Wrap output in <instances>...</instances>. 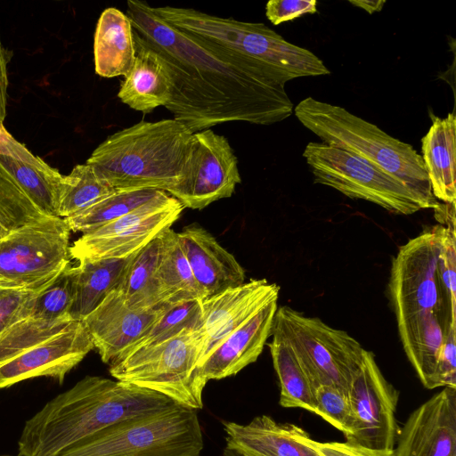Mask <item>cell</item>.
<instances>
[{
	"label": "cell",
	"instance_id": "obj_1",
	"mask_svg": "<svg viewBox=\"0 0 456 456\" xmlns=\"http://www.w3.org/2000/svg\"><path fill=\"white\" fill-rule=\"evenodd\" d=\"M126 15L167 65L173 88L166 108L192 133L233 121L272 125L292 114L285 86L242 58L170 26L143 1H127Z\"/></svg>",
	"mask_w": 456,
	"mask_h": 456
},
{
	"label": "cell",
	"instance_id": "obj_2",
	"mask_svg": "<svg viewBox=\"0 0 456 456\" xmlns=\"http://www.w3.org/2000/svg\"><path fill=\"white\" fill-rule=\"evenodd\" d=\"M173 404L166 396L130 383L86 376L25 422L18 452L58 456L110 426Z\"/></svg>",
	"mask_w": 456,
	"mask_h": 456
},
{
	"label": "cell",
	"instance_id": "obj_3",
	"mask_svg": "<svg viewBox=\"0 0 456 456\" xmlns=\"http://www.w3.org/2000/svg\"><path fill=\"white\" fill-rule=\"evenodd\" d=\"M192 134L175 118L141 121L110 135L86 163L116 191L168 192L186 177Z\"/></svg>",
	"mask_w": 456,
	"mask_h": 456
},
{
	"label": "cell",
	"instance_id": "obj_4",
	"mask_svg": "<svg viewBox=\"0 0 456 456\" xmlns=\"http://www.w3.org/2000/svg\"><path fill=\"white\" fill-rule=\"evenodd\" d=\"M443 231V225L428 228L392 260L388 292L403 347L443 341L456 328V301L437 268Z\"/></svg>",
	"mask_w": 456,
	"mask_h": 456
},
{
	"label": "cell",
	"instance_id": "obj_5",
	"mask_svg": "<svg viewBox=\"0 0 456 456\" xmlns=\"http://www.w3.org/2000/svg\"><path fill=\"white\" fill-rule=\"evenodd\" d=\"M151 8L170 26L242 58L282 86L298 77L330 74L314 53L288 42L264 23L221 18L192 8Z\"/></svg>",
	"mask_w": 456,
	"mask_h": 456
},
{
	"label": "cell",
	"instance_id": "obj_6",
	"mask_svg": "<svg viewBox=\"0 0 456 456\" xmlns=\"http://www.w3.org/2000/svg\"><path fill=\"white\" fill-rule=\"evenodd\" d=\"M301 124L322 142L357 155L403 183L421 209L437 208L422 157L411 144L392 137L346 109L307 97L294 109Z\"/></svg>",
	"mask_w": 456,
	"mask_h": 456
},
{
	"label": "cell",
	"instance_id": "obj_7",
	"mask_svg": "<svg viewBox=\"0 0 456 456\" xmlns=\"http://www.w3.org/2000/svg\"><path fill=\"white\" fill-rule=\"evenodd\" d=\"M94 348L81 320L23 319L0 334V389L39 377L61 384Z\"/></svg>",
	"mask_w": 456,
	"mask_h": 456
},
{
	"label": "cell",
	"instance_id": "obj_8",
	"mask_svg": "<svg viewBox=\"0 0 456 456\" xmlns=\"http://www.w3.org/2000/svg\"><path fill=\"white\" fill-rule=\"evenodd\" d=\"M203 346V330H185L126 354L110 364V373L117 380L160 394L180 406L200 410L208 382L202 370Z\"/></svg>",
	"mask_w": 456,
	"mask_h": 456
},
{
	"label": "cell",
	"instance_id": "obj_9",
	"mask_svg": "<svg viewBox=\"0 0 456 456\" xmlns=\"http://www.w3.org/2000/svg\"><path fill=\"white\" fill-rule=\"evenodd\" d=\"M197 411L176 403L110 426L58 456H200Z\"/></svg>",
	"mask_w": 456,
	"mask_h": 456
},
{
	"label": "cell",
	"instance_id": "obj_10",
	"mask_svg": "<svg viewBox=\"0 0 456 456\" xmlns=\"http://www.w3.org/2000/svg\"><path fill=\"white\" fill-rule=\"evenodd\" d=\"M271 335L292 347L314 390L320 385H334L348 392L365 349L347 332L281 305L275 313Z\"/></svg>",
	"mask_w": 456,
	"mask_h": 456
},
{
	"label": "cell",
	"instance_id": "obj_11",
	"mask_svg": "<svg viewBox=\"0 0 456 456\" xmlns=\"http://www.w3.org/2000/svg\"><path fill=\"white\" fill-rule=\"evenodd\" d=\"M70 229L64 218L44 216L0 239V286L39 289L70 260Z\"/></svg>",
	"mask_w": 456,
	"mask_h": 456
},
{
	"label": "cell",
	"instance_id": "obj_12",
	"mask_svg": "<svg viewBox=\"0 0 456 456\" xmlns=\"http://www.w3.org/2000/svg\"><path fill=\"white\" fill-rule=\"evenodd\" d=\"M303 157L315 183L331 187L350 199L374 203L396 215H411L421 209L403 183L347 151L311 142Z\"/></svg>",
	"mask_w": 456,
	"mask_h": 456
},
{
	"label": "cell",
	"instance_id": "obj_13",
	"mask_svg": "<svg viewBox=\"0 0 456 456\" xmlns=\"http://www.w3.org/2000/svg\"><path fill=\"white\" fill-rule=\"evenodd\" d=\"M183 208L175 198L162 191L127 215L82 233L70 246V257L77 262L128 257L169 229Z\"/></svg>",
	"mask_w": 456,
	"mask_h": 456
},
{
	"label": "cell",
	"instance_id": "obj_14",
	"mask_svg": "<svg viewBox=\"0 0 456 456\" xmlns=\"http://www.w3.org/2000/svg\"><path fill=\"white\" fill-rule=\"evenodd\" d=\"M347 395L355 428L346 442L392 455L399 431L395 419L399 392L384 377L371 351L365 349Z\"/></svg>",
	"mask_w": 456,
	"mask_h": 456
},
{
	"label": "cell",
	"instance_id": "obj_15",
	"mask_svg": "<svg viewBox=\"0 0 456 456\" xmlns=\"http://www.w3.org/2000/svg\"><path fill=\"white\" fill-rule=\"evenodd\" d=\"M240 182L238 159L227 138L208 128L193 133L186 177L167 193L183 208L202 209L231 197Z\"/></svg>",
	"mask_w": 456,
	"mask_h": 456
},
{
	"label": "cell",
	"instance_id": "obj_16",
	"mask_svg": "<svg viewBox=\"0 0 456 456\" xmlns=\"http://www.w3.org/2000/svg\"><path fill=\"white\" fill-rule=\"evenodd\" d=\"M392 456H456V388L444 387L399 429Z\"/></svg>",
	"mask_w": 456,
	"mask_h": 456
},
{
	"label": "cell",
	"instance_id": "obj_17",
	"mask_svg": "<svg viewBox=\"0 0 456 456\" xmlns=\"http://www.w3.org/2000/svg\"><path fill=\"white\" fill-rule=\"evenodd\" d=\"M169 305L134 309L115 289L82 321L102 361L111 364L127 353Z\"/></svg>",
	"mask_w": 456,
	"mask_h": 456
},
{
	"label": "cell",
	"instance_id": "obj_18",
	"mask_svg": "<svg viewBox=\"0 0 456 456\" xmlns=\"http://www.w3.org/2000/svg\"><path fill=\"white\" fill-rule=\"evenodd\" d=\"M280 287L266 279H251L202 299L206 357L233 330L269 303L278 300Z\"/></svg>",
	"mask_w": 456,
	"mask_h": 456
},
{
	"label": "cell",
	"instance_id": "obj_19",
	"mask_svg": "<svg viewBox=\"0 0 456 456\" xmlns=\"http://www.w3.org/2000/svg\"><path fill=\"white\" fill-rule=\"evenodd\" d=\"M224 456H321L307 432L267 415L248 424L224 422Z\"/></svg>",
	"mask_w": 456,
	"mask_h": 456
},
{
	"label": "cell",
	"instance_id": "obj_20",
	"mask_svg": "<svg viewBox=\"0 0 456 456\" xmlns=\"http://www.w3.org/2000/svg\"><path fill=\"white\" fill-rule=\"evenodd\" d=\"M178 236L203 299L245 281L242 266L206 229L192 224Z\"/></svg>",
	"mask_w": 456,
	"mask_h": 456
},
{
	"label": "cell",
	"instance_id": "obj_21",
	"mask_svg": "<svg viewBox=\"0 0 456 456\" xmlns=\"http://www.w3.org/2000/svg\"><path fill=\"white\" fill-rule=\"evenodd\" d=\"M278 300H274L228 335L204 360L206 379L233 376L255 362L271 336Z\"/></svg>",
	"mask_w": 456,
	"mask_h": 456
},
{
	"label": "cell",
	"instance_id": "obj_22",
	"mask_svg": "<svg viewBox=\"0 0 456 456\" xmlns=\"http://www.w3.org/2000/svg\"><path fill=\"white\" fill-rule=\"evenodd\" d=\"M135 58L121 81L118 97L131 109L150 113L172 97V77L161 56L133 29Z\"/></svg>",
	"mask_w": 456,
	"mask_h": 456
},
{
	"label": "cell",
	"instance_id": "obj_23",
	"mask_svg": "<svg viewBox=\"0 0 456 456\" xmlns=\"http://www.w3.org/2000/svg\"><path fill=\"white\" fill-rule=\"evenodd\" d=\"M95 73L102 77L126 76L133 67L135 48L130 19L115 7L105 9L94 38Z\"/></svg>",
	"mask_w": 456,
	"mask_h": 456
},
{
	"label": "cell",
	"instance_id": "obj_24",
	"mask_svg": "<svg viewBox=\"0 0 456 456\" xmlns=\"http://www.w3.org/2000/svg\"><path fill=\"white\" fill-rule=\"evenodd\" d=\"M433 123L421 139L422 160L432 193L444 203L456 201L455 129L456 118L433 117Z\"/></svg>",
	"mask_w": 456,
	"mask_h": 456
},
{
	"label": "cell",
	"instance_id": "obj_25",
	"mask_svg": "<svg viewBox=\"0 0 456 456\" xmlns=\"http://www.w3.org/2000/svg\"><path fill=\"white\" fill-rule=\"evenodd\" d=\"M0 163L45 216H58L66 175L37 155L28 161L0 156Z\"/></svg>",
	"mask_w": 456,
	"mask_h": 456
},
{
	"label": "cell",
	"instance_id": "obj_26",
	"mask_svg": "<svg viewBox=\"0 0 456 456\" xmlns=\"http://www.w3.org/2000/svg\"><path fill=\"white\" fill-rule=\"evenodd\" d=\"M159 237L156 278L163 302L175 304L203 299V294L181 247L178 232L169 228L160 233Z\"/></svg>",
	"mask_w": 456,
	"mask_h": 456
},
{
	"label": "cell",
	"instance_id": "obj_27",
	"mask_svg": "<svg viewBox=\"0 0 456 456\" xmlns=\"http://www.w3.org/2000/svg\"><path fill=\"white\" fill-rule=\"evenodd\" d=\"M132 256L120 259L78 261L77 265L75 266L76 290L70 311L72 319L82 321L118 287Z\"/></svg>",
	"mask_w": 456,
	"mask_h": 456
},
{
	"label": "cell",
	"instance_id": "obj_28",
	"mask_svg": "<svg viewBox=\"0 0 456 456\" xmlns=\"http://www.w3.org/2000/svg\"><path fill=\"white\" fill-rule=\"evenodd\" d=\"M159 246V235L134 254L116 288L125 303L131 308L147 310L166 305L162 300L156 278Z\"/></svg>",
	"mask_w": 456,
	"mask_h": 456
},
{
	"label": "cell",
	"instance_id": "obj_29",
	"mask_svg": "<svg viewBox=\"0 0 456 456\" xmlns=\"http://www.w3.org/2000/svg\"><path fill=\"white\" fill-rule=\"evenodd\" d=\"M271 336L268 346L280 382L279 403L284 408H302L314 413V389L298 357L286 341Z\"/></svg>",
	"mask_w": 456,
	"mask_h": 456
},
{
	"label": "cell",
	"instance_id": "obj_30",
	"mask_svg": "<svg viewBox=\"0 0 456 456\" xmlns=\"http://www.w3.org/2000/svg\"><path fill=\"white\" fill-rule=\"evenodd\" d=\"M162 191H117L89 208L64 218L71 232H86L118 219L157 197Z\"/></svg>",
	"mask_w": 456,
	"mask_h": 456
},
{
	"label": "cell",
	"instance_id": "obj_31",
	"mask_svg": "<svg viewBox=\"0 0 456 456\" xmlns=\"http://www.w3.org/2000/svg\"><path fill=\"white\" fill-rule=\"evenodd\" d=\"M116 191L91 165L77 164L66 175L58 216L68 218Z\"/></svg>",
	"mask_w": 456,
	"mask_h": 456
},
{
	"label": "cell",
	"instance_id": "obj_32",
	"mask_svg": "<svg viewBox=\"0 0 456 456\" xmlns=\"http://www.w3.org/2000/svg\"><path fill=\"white\" fill-rule=\"evenodd\" d=\"M185 330H203L202 299L169 305L124 356L141 347L167 340Z\"/></svg>",
	"mask_w": 456,
	"mask_h": 456
},
{
	"label": "cell",
	"instance_id": "obj_33",
	"mask_svg": "<svg viewBox=\"0 0 456 456\" xmlns=\"http://www.w3.org/2000/svg\"><path fill=\"white\" fill-rule=\"evenodd\" d=\"M75 290L76 268L69 265L36 295L30 305L28 317L45 320L70 317Z\"/></svg>",
	"mask_w": 456,
	"mask_h": 456
},
{
	"label": "cell",
	"instance_id": "obj_34",
	"mask_svg": "<svg viewBox=\"0 0 456 456\" xmlns=\"http://www.w3.org/2000/svg\"><path fill=\"white\" fill-rule=\"evenodd\" d=\"M44 216L0 163V239Z\"/></svg>",
	"mask_w": 456,
	"mask_h": 456
},
{
	"label": "cell",
	"instance_id": "obj_35",
	"mask_svg": "<svg viewBox=\"0 0 456 456\" xmlns=\"http://www.w3.org/2000/svg\"><path fill=\"white\" fill-rule=\"evenodd\" d=\"M314 413L340 430L346 440L354 432L355 419L346 392L334 385H320L314 390Z\"/></svg>",
	"mask_w": 456,
	"mask_h": 456
},
{
	"label": "cell",
	"instance_id": "obj_36",
	"mask_svg": "<svg viewBox=\"0 0 456 456\" xmlns=\"http://www.w3.org/2000/svg\"><path fill=\"white\" fill-rule=\"evenodd\" d=\"M45 287L39 289H28L0 286V334L16 322L28 317L33 298Z\"/></svg>",
	"mask_w": 456,
	"mask_h": 456
},
{
	"label": "cell",
	"instance_id": "obj_37",
	"mask_svg": "<svg viewBox=\"0 0 456 456\" xmlns=\"http://www.w3.org/2000/svg\"><path fill=\"white\" fill-rule=\"evenodd\" d=\"M456 388V328H450L440 352L436 375L435 388Z\"/></svg>",
	"mask_w": 456,
	"mask_h": 456
},
{
	"label": "cell",
	"instance_id": "obj_38",
	"mask_svg": "<svg viewBox=\"0 0 456 456\" xmlns=\"http://www.w3.org/2000/svg\"><path fill=\"white\" fill-rule=\"evenodd\" d=\"M316 4L315 0H271L266 4L265 15L273 25H279L307 13H315Z\"/></svg>",
	"mask_w": 456,
	"mask_h": 456
},
{
	"label": "cell",
	"instance_id": "obj_39",
	"mask_svg": "<svg viewBox=\"0 0 456 456\" xmlns=\"http://www.w3.org/2000/svg\"><path fill=\"white\" fill-rule=\"evenodd\" d=\"M314 445L321 456H392L348 442H317Z\"/></svg>",
	"mask_w": 456,
	"mask_h": 456
},
{
	"label": "cell",
	"instance_id": "obj_40",
	"mask_svg": "<svg viewBox=\"0 0 456 456\" xmlns=\"http://www.w3.org/2000/svg\"><path fill=\"white\" fill-rule=\"evenodd\" d=\"M0 156L20 161H28L35 156L7 131L2 120H0Z\"/></svg>",
	"mask_w": 456,
	"mask_h": 456
},
{
	"label": "cell",
	"instance_id": "obj_41",
	"mask_svg": "<svg viewBox=\"0 0 456 456\" xmlns=\"http://www.w3.org/2000/svg\"><path fill=\"white\" fill-rule=\"evenodd\" d=\"M10 56L8 51L3 46L0 39V120L4 121L6 116L8 74L7 63Z\"/></svg>",
	"mask_w": 456,
	"mask_h": 456
},
{
	"label": "cell",
	"instance_id": "obj_42",
	"mask_svg": "<svg viewBox=\"0 0 456 456\" xmlns=\"http://www.w3.org/2000/svg\"><path fill=\"white\" fill-rule=\"evenodd\" d=\"M349 2L352 4L365 10L370 14H372L375 12H379L386 4V1L384 0H350Z\"/></svg>",
	"mask_w": 456,
	"mask_h": 456
},
{
	"label": "cell",
	"instance_id": "obj_43",
	"mask_svg": "<svg viewBox=\"0 0 456 456\" xmlns=\"http://www.w3.org/2000/svg\"><path fill=\"white\" fill-rule=\"evenodd\" d=\"M0 456H9V455H0Z\"/></svg>",
	"mask_w": 456,
	"mask_h": 456
}]
</instances>
